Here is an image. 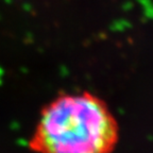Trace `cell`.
<instances>
[{"label":"cell","mask_w":153,"mask_h":153,"mask_svg":"<svg viewBox=\"0 0 153 153\" xmlns=\"http://www.w3.org/2000/svg\"><path fill=\"white\" fill-rule=\"evenodd\" d=\"M116 126L108 106L89 93L59 96L45 108L36 131L45 153H105Z\"/></svg>","instance_id":"obj_1"}]
</instances>
